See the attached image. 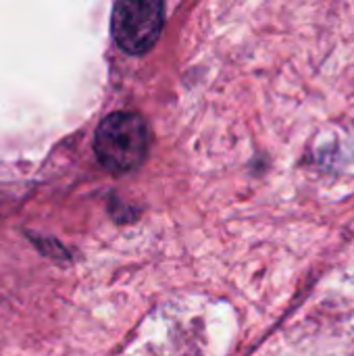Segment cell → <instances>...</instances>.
Here are the masks:
<instances>
[{"label":"cell","instance_id":"2","mask_svg":"<svg viewBox=\"0 0 354 356\" xmlns=\"http://www.w3.org/2000/svg\"><path fill=\"white\" fill-rule=\"evenodd\" d=\"M165 6L163 2L123 0L113 8L111 29L115 42L129 54H142L150 50L163 29Z\"/></svg>","mask_w":354,"mask_h":356},{"label":"cell","instance_id":"1","mask_svg":"<svg viewBox=\"0 0 354 356\" xmlns=\"http://www.w3.org/2000/svg\"><path fill=\"white\" fill-rule=\"evenodd\" d=\"M94 150L98 161L111 171L136 169L148 152V129L136 113H113L96 131Z\"/></svg>","mask_w":354,"mask_h":356}]
</instances>
